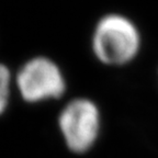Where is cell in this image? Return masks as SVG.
<instances>
[{
	"label": "cell",
	"mask_w": 158,
	"mask_h": 158,
	"mask_svg": "<svg viewBox=\"0 0 158 158\" xmlns=\"http://www.w3.org/2000/svg\"><path fill=\"white\" fill-rule=\"evenodd\" d=\"M91 51L98 62L106 66H123L132 62L141 48V34L127 17L106 13L94 24Z\"/></svg>",
	"instance_id": "1"
},
{
	"label": "cell",
	"mask_w": 158,
	"mask_h": 158,
	"mask_svg": "<svg viewBox=\"0 0 158 158\" xmlns=\"http://www.w3.org/2000/svg\"><path fill=\"white\" fill-rule=\"evenodd\" d=\"M15 87L23 101L37 104L62 98L67 90V79L54 59L37 55L20 66Z\"/></svg>",
	"instance_id": "2"
},
{
	"label": "cell",
	"mask_w": 158,
	"mask_h": 158,
	"mask_svg": "<svg viewBox=\"0 0 158 158\" xmlns=\"http://www.w3.org/2000/svg\"><path fill=\"white\" fill-rule=\"evenodd\" d=\"M100 124L99 106L86 97H78L67 102L58 115L59 131L67 147L75 153H85L94 145Z\"/></svg>",
	"instance_id": "3"
},
{
	"label": "cell",
	"mask_w": 158,
	"mask_h": 158,
	"mask_svg": "<svg viewBox=\"0 0 158 158\" xmlns=\"http://www.w3.org/2000/svg\"><path fill=\"white\" fill-rule=\"evenodd\" d=\"M15 87V77L7 65L0 63V115L7 111Z\"/></svg>",
	"instance_id": "4"
}]
</instances>
